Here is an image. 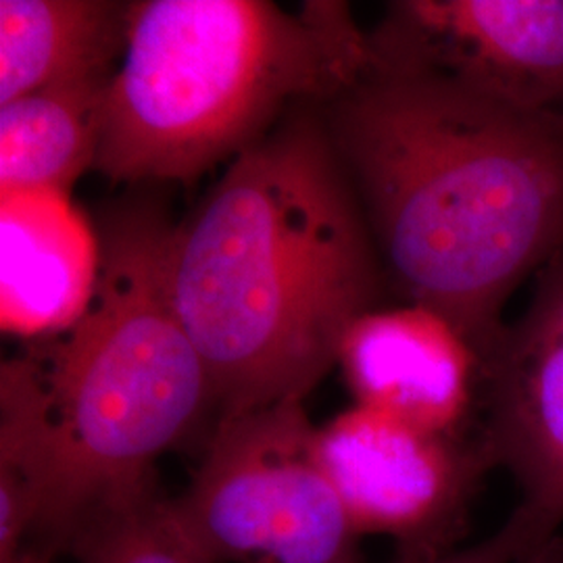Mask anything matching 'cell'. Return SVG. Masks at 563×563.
Segmentation results:
<instances>
[{
	"label": "cell",
	"mask_w": 563,
	"mask_h": 563,
	"mask_svg": "<svg viewBox=\"0 0 563 563\" xmlns=\"http://www.w3.org/2000/svg\"><path fill=\"white\" fill-rule=\"evenodd\" d=\"M69 543L81 563H213L186 537L155 486L95 509Z\"/></svg>",
	"instance_id": "14"
},
{
	"label": "cell",
	"mask_w": 563,
	"mask_h": 563,
	"mask_svg": "<svg viewBox=\"0 0 563 563\" xmlns=\"http://www.w3.org/2000/svg\"><path fill=\"white\" fill-rule=\"evenodd\" d=\"M369 46L376 63L563 128V0L390 2Z\"/></svg>",
	"instance_id": "6"
},
{
	"label": "cell",
	"mask_w": 563,
	"mask_h": 563,
	"mask_svg": "<svg viewBox=\"0 0 563 563\" xmlns=\"http://www.w3.org/2000/svg\"><path fill=\"white\" fill-rule=\"evenodd\" d=\"M372 63L344 2L134 0L104 104L97 172L123 184L190 181L236 159Z\"/></svg>",
	"instance_id": "3"
},
{
	"label": "cell",
	"mask_w": 563,
	"mask_h": 563,
	"mask_svg": "<svg viewBox=\"0 0 563 563\" xmlns=\"http://www.w3.org/2000/svg\"><path fill=\"white\" fill-rule=\"evenodd\" d=\"M336 365L357 405L432 434L462 439L478 393L483 397L476 349L422 305L367 311L346 330Z\"/></svg>",
	"instance_id": "9"
},
{
	"label": "cell",
	"mask_w": 563,
	"mask_h": 563,
	"mask_svg": "<svg viewBox=\"0 0 563 563\" xmlns=\"http://www.w3.org/2000/svg\"><path fill=\"white\" fill-rule=\"evenodd\" d=\"M555 539H547L541 530L516 509L504 528L476 547L460 553H407L401 563H526L534 560Z\"/></svg>",
	"instance_id": "15"
},
{
	"label": "cell",
	"mask_w": 563,
	"mask_h": 563,
	"mask_svg": "<svg viewBox=\"0 0 563 563\" xmlns=\"http://www.w3.org/2000/svg\"><path fill=\"white\" fill-rule=\"evenodd\" d=\"M130 7L123 0H0V104L120 67Z\"/></svg>",
	"instance_id": "11"
},
{
	"label": "cell",
	"mask_w": 563,
	"mask_h": 563,
	"mask_svg": "<svg viewBox=\"0 0 563 563\" xmlns=\"http://www.w3.org/2000/svg\"><path fill=\"white\" fill-rule=\"evenodd\" d=\"M111 80L57 84L0 104V195H71L97 169Z\"/></svg>",
	"instance_id": "12"
},
{
	"label": "cell",
	"mask_w": 563,
	"mask_h": 563,
	"mask_svg": "<svg viewBox=\"0 0 563 563\" xmlns=\"http://www.w3.org/2000/svg\"><path fill=\"white\" fill-rule=\"evenodd\" d=\"M316 430L302 402L220 418L188 490L169 499L211 562L362 563Z\"/></svg>",
	"instance_id": "5"
},
{
	"label": "cell",
	"mask_w": 563,
	"mask_h": 563,
	"mask_svg": "<svg viewBox=\"0 0 563 563\" xmlns=\"http://www.w3.org/2000/svg\"><path fill=\"white\" fill-rule=\"evenodd\" d=\"M318 109L230 162L172 234V299L222 418L305 401L380 297L383 262Z\"/></svg>",
	"instance_id": "2"
},
{
	"label": "cell",
	"mask_w": 563,
	"mask_h": 563,
	"mask_svg": "<svg viewBox=\"0 0 563 563\" xmlns=\"http://www.w3.org/2000/svg\"><path fill=\"white\" fill-rule=\"evenodd\" d=\"M99 230L57 190L0 195V322L27 342L69 330L92 301Z\"/></svg>",
	"instance_id": "10"
},
{
	"label": "cell",
	"mask_w": 563,
	"mask_h": 563,
	"mask_svg": "<svg viewBox=\"0 0 563 563\" xmlns=\"http://www.w3.org/2000/svg\"><path fill=\"white\" fill-rule=\"evenodd\" d=\"M316 451L357 534L437 553L490 463L481 443L432 434L355 405L316 430Z\"/></svg>",
	"instance_id": "7"
},
{
	"label": "cell",
	"mask_w": 563,
	"mask_h": 563,
	"mask_svg": "<svg viewBox=\"0 0 563 563\" xmlns=\"http://www.w3.org/2000/svg\"><path fill=\"white\" fill-rule=\"evenodd\" d=\"M320 109L384 276L484 363L511 292L563 251L562 125L374 59Z\"/></svg>",
	"instance_id": "1"
},
{
	"label": "cell",
	"mask_w": 563,
	"mask_h": 563,
	"mask_svg": "<svg viewBox=\"0 0 563 563\" xmlns=\"http://www.w3.org/2000/svg\"><path fill=\"white\" fill-rule=\"evenodd\" d=\"M7 563H48L44 558H42L41 553H36V551H25V549H21L20 553L13 558V560H9Z\"/></svg>",
	"instance_id": "17"
},
{
	"label": "cell",
	"mask_w": 563,
	"mask_h": 563,
	"mask_svg": "<svg viewBox=\"0 0 563 563\" xmlns=\"http://www.w3.org/2000/svg\"><path fill=\"white\" fill-rule=\"evenodd\" d=\"M526 563H563V549L560 547V543L553 541L534 560Z\"/></svg>",
	"instance_id": "16"
},
{
	"label": "cell",
	"mask_w": 563,
	"mask_h": 563,
	"mask_svg": "<svg viewBox=\"0 0 563 563\" xmlns=\"http://www.w3.org/2000/svg\"><path fill=\"white\" fill-rule=\"evenodd\" d=\"M481 405L486 460L511 472L522 488L518 509L555 539L563 522V251L484 360Z\"/></svg>",
	"instance_id": "8"
},
{
	"label": "cell",
	"mask_w": 563,
	"mask_h": 563,
	"mask_svg": "<svg viewBox=\"0 0 563 563\" xmlns=\"http://www.w3.org/2000/svg\"><path fill=\"white\" fill-rule=\"evenodd\" d=\"M174 223L134 202L104 216L101 265L80 320L23 353L41 384L53 493L41 532L69 543L102 505L153 488V463L216 402L169 290Z\"/></svg>",
	"instance_id": "4"
},
{
	"label": "cell",
	"mask_w": 563,
	"mask_h": 563,
	"mask_svg": "<svg viewBox=\"0 0 563 563\" xmlns=\"http://www.w3.org/2000/svg\"><path fill=\"white\" fill-rule=\"evenodd\" d=\"M53 493V455L41 384L25 355L0 369V563L20 553L38 530Z\"/></svg>",
	"instance_id": "13"
}]
</instances>
